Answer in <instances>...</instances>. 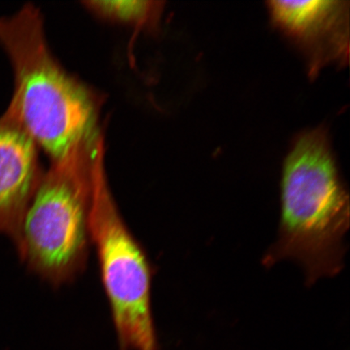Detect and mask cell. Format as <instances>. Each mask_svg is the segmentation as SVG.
<instances>
[{"label":"cell","instance_id":"cell-3","mask_svg":"<svg viewBox=\"0 0 350 350\" xmlns=\"http://www.w3.org/2000/svg\"><path fill=\"white\" fill-rule=\"evenodd\" d=\"M103 161L98 133L52 161L26 210L15 247L29 270L52 286L71 282L85 269L94 177Z\"/></svg>","mask_w":350,"mask_h":350},{"label":"cell","instance_id":"cell-6","mask_svg":"<svg viewBox=\"0 0 350 350\" xmlns=\"http://www.w3.org/2000/svg\"><path fill=\"white\" fill-rule=\"evenodd\" d=\"M38 146L10 118L0 117V234L16 245L42 177Z\"/></svg>","mask_w":350,"mask_h":350},{"label":"cell","instance_id":"cell-4","mask_svg":"<svg viewBox=\"0 0 350 350\" xmlns=\"http://www.w3.org/2000/svg\"><path fill=\"white\" fill-rule=\"evenodd\" d=\"M90 234L97 250L120 350H157L152 314L151 266L117 207L104 163L95 173Z\"/></svg>","mask_w":350,"mask_h":350},{"label":"cell","instance_id":"cell-2","mask_svg":"<svg viewBox=\"0 0 350 350\" xmlns=\"http://www.w3.org/2000/svg\"><path fill=\"white\" fill-rule=\"evenodd\" d=\"M349 226V196L326 131H306L296 139L284 163L279 238L266 262L295 260L309 284L338 274Z\"/></svg>","mask_w":350,"mask_h":350},{"label":"cell","instance_id":"cell-5","mask_svg":"<svg viewBox=\"0 0 350 350\" xmlns=\"http://www.w3.org/2000/svg\"><path fill=\"white\" fill-rule=\"evenodd\" d=\"M267 5L274 25L304 52L310 77L327 64L348 62L349 2L269 1Z\"/></svg>","mask_w":350,"mask_h":350},{"label":"cell","instance_id":"cell-7","mask_svg":"<svg viewBox=\"0 0 350 350\" xmlns=\"http://www.w3.org/2000/svg\"><path fill=\"white\" fill-rule=\"evenodd\" d=\"M85 4L107 18L137 25L155 22L161 12V3L152 1H90Z\"/></svg>","mask_w":350,"mask_h":350},{"label":"cell","instance_id":"cell-1","mask_svg":"<svg viewBox=\"0 0 350 350\" xmlns=\"http://www.w3.org/2000/svg\"><path fill=\"white\" fill-rule=\"evenodd\" d=\"M0 46L14 72V91L3 113L52 161L98 133L93 100L48 47L41 13L26 4L0 17Z\"/></svg>","mask_w":350,"mask_h":350}]
</instances>
